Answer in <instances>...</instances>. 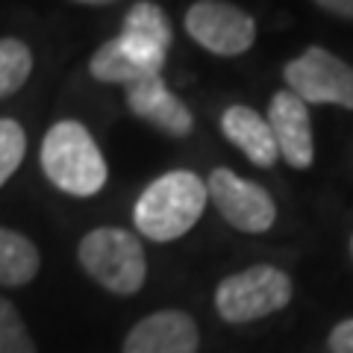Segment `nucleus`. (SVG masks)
<instances>
[{
  "label": "nucleus",
  "instance_id": "15",
  "mask_svg": "<svg viewBox=\"0 0 353 353\" xmlns=\"http://www.w3.org/2000/svg\"><path fill=\"white\" fill-rule=\"evenodd\" d=\"M32 71V53L21 39H0V101L15 94Z\"/></svg>",
  "mask_w": 353,
  "mask_h": 353
},
{
  "label": "nucleus",
  "instance_id": "21",
  "mask_svg": "<svg viewBox=\"0 0 353 353\" xmlns=\"http://www.w3.org/2000/svg\"><path fill=\"white\" fill-rule=\"evenodd\" d=\"M350 253H353V239H350Z\"/></svg>",
  "mask_w": 353,
  "mask_h": 353
},
{
  "label": "nucleus",
  "instance_id": "4",
  "mask_svg": "<svg viewBox=\"0 0 353 353\" xmlns=\"http://www.w3.org/2000/svg\"><path fill=\"white\" fill-rule=\"evenodd\" d=\"M292 301L289 274L274 265H253L230 274L215 289V309L227 324H250L285 309Z\"/></svg>",
  "mask_w": 353,
  "mask_h": 353
},
{
  "label": "nucleus",
  "instance_id": "8",
  "mask_svg": "<svg viewBox=\"0 0 353 353\" xmlns=\"http://www.w3.org/2000/svg\"><path fill=\"white\" fill-rule=\"evenodd\" d=\"M115 39L127 57L136 59L141 68H148L150 74H162L171 48V21L157 3L141 0L127 12L124 27Z\"/></svg>",
  "mask_w": 353,
  "mask_h": 353
},
{
  "label": "nucleus",
  "instance_id": "10",
  "mask_svg": "<svg viewBox=\"0 0 353 353\" xmlns=\"http://www.w3.org/2000/svg\"><path fill=\"white\" fill-rule=\"evenodd\" d=\"M268 127L274 132L280 157L292 165V168H309L315 159V141H312V121H309V109L297 94L289 88L277 92L271 97L268 106Z\"/></svg>",
  "mask_w": 353,
  "mask_h": 353
},
{
  "label": "nucleus",
  "instance_id": "11",
  "mask_svg": "<svg viewBox=\"0 0 353 353\" xmlns=\"http://www.w3.org/2000/svg\"><path fill=\"white\" fill-rule=\"evenodd\" d=\"M124 92H127L130 112L136 118H141L145 124L157 127L159 132L174 136V139H183V136L192 132L194 118L189 112V106H185L176 94H171V88L165 85L162 74L132 83V85L124 88Z\"/></svg>",
  "mask_w": 353,
  "mask_h": 353
},
{
  "label": "nucleus",
  "instance_id": "2",
  "mask_svg": "<svg viewBox=\"0 0 353 353\" xmlns=\"http://www.w3.org/2000/svg\"><path fill=\"white\" fill-rule=\"evenodd\" d=\"M41 171L71 197H94L109 180L103 153L80 121H57L48 130L41 141Z\"/></svg>",
  "mask_w": 353,
  "mask_h": 353
},
{
  "label": "nucleus",
  "instance_id": "3",
  "mask_svg": "<svg viewBox=\"0 0 353 353\" xmlns=\"http://www.w3.org/2000/svg\"><path fill=\"white\" fill-rule=\"evenodd\" d=\"M77 259L97 285L118 297L141 292L148 280L145 248L136 233L121 227H97L85 233L77 248Z\"/></svg>",
  "mask_w": 353,
  "mask_h": 353
},
{
  "label": "nucleus",
  "instance_id": "13",
  "mask_svg": "<svg viewBox=\"0 0 353 353\" xmlns=\"http://www.w3.org/2000/svg\"><path fill=\"white\" fill-rule=\"evenodd\" d=\"M41 268V253L27 236L9 227H0V285L18 289L36 280Z\"/></svg>",
  "mask_w": 353,
  "mask_h": 353
},
{
  "label": "nucleus",
  "instance_id": "17",
  "mask_svg": "<svg viewBox=\"0 0 353 353\" xmlns=\"http://www.w3.org/2000/svg\"><path fill=\"white\" fill-rule=\"evenodd\" d=\"M27 153V136L24 127L12 118H0V185L18 171V165L24 162Z\"/></svg>",
  "mask_w": 353,
  "mask_h": 353
},
{
  "label": "nucleus",
  "instance_id": "9",
  "mask_svg": "<svg viewBox=\"0 0 353 353\" xmlns=\"http://www.w3.org/2000/svg\"><path fill=\"white\" fill-rule=\"evenodd\" d=\"M201 333L189 312L162 309L141 318L124 339L121 353H197Z\"/></svg>",
  "mask_w": 353,
  "mask_h": 353
},
{
  "label": "nucleus",
  "instance_id": "12",
  "mask_svg": "<svg viewBox=\"0 0 353 353\" xmlns=\"http://www.w3.org/2000/svg\"><path fill=\"white\" fill-rule=\"evenodd\" d=\"M221 130H224V136L233 141L253 165H259V168H271V165L280 159L274 132L268 127V121H265L256 109L241 106V103L227 106V112L221 115Z\"/></svg>",
  "mask_w": 353,
  "mask_h": 353
},
{
  "label": "nucleus",
  "instance_id": "18",
  "mask_svg": "<svg viewBox=\"0 0 353 353\" xmlns=\"http://www.w3.org/2000/svg\"><path fill=\"white\" fill-rule=\"evenodd\" d=\"M327 345L333 353H353V318H345V321H339L333 327Z\"/></svg>",
  "mask_w": 353,
  "mask_h": 353
},
{
  "label": "nucleus",
  "instance_id": "5",
  "mask_svg": "<svg viewBox=\"0 0 353 353\" xmlns=\"http://www.w3.org/2000/svg\"><path fill=\"white\" fill-rule=\"evenodd\" d=\"M289 92L303 103H333L353 109V68L324 48H309L285 65Z\"/></svg>",
  "mask_w": 353,
  "mask_h": 353
},
{
  "label": "nucleus",
  "instance_id": "16",
  "mask_svg": "<svg viewBox=\"0 0 353 353\" xmlns=\"http://www.w3.org/2000/svg\"><path fill=\"white\" fill-rule=\"evenodd\" d=\"M0 353H39L12 301L0 297Z\"/></svg>",
  "mask_w": 353,
  "mask_h": 353
},
{
  "label": "nucleus",
  "instance_id": "20",
  "mask_svg": "<svg viewBox=\"0 0 353 353\" xmlns=\"http://www.w3.org/2000/svg\"><path fill=\"white\" fill-rule=\"evenodd\" d=\"M74 3H85V6H106V3H115V0H74Z\"/></svg>",
  "mask_w": 353,
  "mask_h": 353
},
{
  "label": "nucleus",
  "instance_id": "7",
  "mask_svg": "<svg viewBox=\"0 0 353 353\" xmlns=\"http://www.w3.org/2000/svg\"><path fill=\"white\" fill-rule=\"evenodd\" d=\"M206 192L221 218L241 233H265L277 221V206H274L271 194L230 168H215L209 174Z\"/></svg>",
  "mask_w": 353,
  "mask_h": 353
},
{
  "label": "nucleus",
  "instance_id": "1",
  "mask_svg": "<svg viewBox=\"0 0 353 353\" xmlns=\"http://www.w3.org/2000/svg\"><path fill=\"white\" fill-rule=\"evenodd\" d=\"M206 201V180L194 171H168L139 194L132 224L150 241H174L201 221Z\"/></svg>",
  "mask_w": 353,
  "mask_h": 353
},
{
  "label": "nucleus",
  "instance_id": "14",
  "mask_svg": "<svg viewBox=\"0 0 353 353\" xmlns=\"http://www.w3.org/2000/svg\"><path fill=\"white\" fill-rule=\"evenodd\" d=\"M88 71H92L94 80L109 83V85H124V88L139 80H148V77H159V74H150L148 68H141L136 59H130L124 48L118 44V39H109L94 50L92 62H88Z\"/></svg>",
  "mask_w": 353,
  "mask_h": 353
},
{
  "label": "nucleus",
  "instance_id": "6",
  "mask_svg": "<svg viewBox=\"0 0 353 353\" xmlns=\"http://www.w3.org/2000/svg\"><path fill=\"white\" fill-rule=\"evenodd\" d=\"M185 30L215 57H239L256 41V21L227 0H197L185 12Z\"/></svg>",
  "mask_w": 353,
  "mask_h": 353
},
{
  "label": "nucleus",
  "instance_id": "19",
  "mask_svg": "<svg viewBox=\"0 0 353 353\" xmlns=\"http://www.w3.org/2000/svg\"><path fill=\"white\" fill-rule=\"evenodd\" d=\"M321 9H327V12H333L339 18H350L353 21V0H315Z\"/></svg>",
  "mask_w": 353,
  "mask_h": 353
}]
</instances>
